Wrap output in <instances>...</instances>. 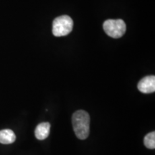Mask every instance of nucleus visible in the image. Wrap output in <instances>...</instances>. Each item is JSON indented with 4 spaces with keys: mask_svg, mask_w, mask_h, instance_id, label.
I'll return each instance as SVG.
<instances>
[{
    "mask_svg": "<svg viewBox=\"0 0 155 155\" xmlns=\"http://www.w3.org/2000/svg\"><path fill=\"white\" fill-rule=\"evenodd\" d=\"M73 22L71 17L68 15L58 17L53 23V34L55 37L68 35L73 30Z\"/></svg>",
    "mask_w": 155,
    "mask_h": 155,
    "instance_id": "nucleus-2",
    "label": "nucleus"
},
{
    "mask_svg": "<svg viewBox=\"0 0 155 155\" xmlns=\"http://www.w3.org/2000/svg\"><path fill=\"white\" fill-rule=\"evenodd\" d=\"M103 28L108 36L115 39L121 38L127 30L125 22L122 19H108L104 22Z\"/></svg>",
    "mask_w": 155,
    "mask_h": 155,
    "instance_id": "nucleus-3",
    "label": "nucleus"
},
{
    "mask_svg": "<svg viewBox=\"0 0 155 155\" xmlns=\"http://www.w3.org/2000/svg\"><path fill=\"white\" fill-rule=\"evenodd\" d=\"M16 140V136L11 129H3L0 131V143L3 144H12Z\"/></svg>",
    "mask_w": 155,
    "mask_h": 155,
    "instance_id": "nucleus-6",
    "label": "nucleus"
},
{
    "mask_svg": "<svg viewBox=\"0 0 155 155\" xmlns=\"http://www.w3.org/2000/svg\"><path fill=\"white\" fill-rule=\"evenodd\" d=\"M50 124L48 122H42L40 124L37 126L35 131V134L36 138L39 140H44L50 134Z\"/></svg>",
    "mask_w": 155,
    "mask_h": 155,
    "instance_id": "nucleus-5",
    "label": "nucleus"
},
{
    "mask_svg": "<svg viewBox=\"0 0 155 155\" xmlns=\"http://www.w3.org/2000/svg\"><path fill=\"white\" fill-rule=\"evenodd\" d=\"M139 91L143 94H152L155 91V76L148 75L143 78L138 83Z\"/></svg>",
    "mask_w": 155,
    "mask_h": 155,
    "instance_id": "nucleus-4",
    "label": "nucleus"
},
{
    "mask_svg": "<svg viewBox=\"0 0 155 155\" xmlns=\"http://www.w3.org/2000/svg\"><path fill=\"white\" fill-rule=\"evenodd\" d=\"M144 143L145 147L150 150H154L155 148V132L149 133L148 134L145 136L144 139Z\"/></svg>",
    "mask_w": 155,
    "mask_h": 155,
    "instance_id": "nucleus-7",
    "label": "nucleus"
},
{
    "mask_svg": "<svg viewBox=\"0 0 155 155\" xmlns=\"http://www.w3.org/2000/svg\"><path fill=\"white\" fill-rule=\"evenodd\" d=\"M73 130L79 139L88 138L90 131V116L86 111L78 110L73 114L72 117Z\"/></svg>",
    "mask_w": 155,
    "mask_h": 155,
    "instance_id": "nucleus-1",
    "label": "nucleus"
}]
</instances>
